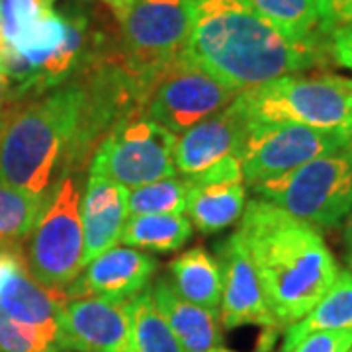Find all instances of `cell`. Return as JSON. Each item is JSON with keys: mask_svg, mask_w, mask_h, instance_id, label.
Instances as JSON below:
<instances>
[{"mask_svg": "<svg viewBox=\"0 0 352 352\" xmlns=\"http://www.w3.org/2000/svg\"><path fill=\"white\" fill-rule=\"evenodd\" d=\"M190 63L239 92L325 63L323 39L286 38L243 0H192Z\"/></svg>", "mask_w": 352, "mask_h": 352, "instance_id": "cell-1", "label": "cell"}, {"mask_svg": "<svg viewBox=\"0 0 352 352\" xmlns=\"http://www.w3.org/2000/svg\"><path fill=\"white\" fill-rule=\"evenodd\" d=\"M233 235L251 258L280 327L303 319L339 276L321 233L270 201H249Z\"/></svg>", "mask_w": 352, "mask_h": 352, "instance_id": "cell-2", "label": "cell"}, {"mask_svg": "<svg viewBox=\"0 0 352 352\" xmlns=\"http://www.w3.org/2000/svg\"><path fill=\"white\" fill-rule=\"evenodd\" d=\"M80 104L78 78L16 104L0 124V184L50 198L65 175Z\"/></svg>", "mask_w": 352, "mask_h": 352, "instance_id": "cell-3", "label": "cell"}, {"mask_svg": "<svg viewBox=\"0 0 352 352\" xmlns=\"http://www.w3.org/2000/svg\"><path fill=\"white\" fill-rule=\"evenodd\" d=\"M108 53L85 10L53 8L6 43L0 65L10 78L12 98L24 102L80 76Z\"/></svg>", "mask_w": 352, "mask_h": 352, "instance_id": "cell-4", "label": "cell"}, {"mask_svg": "<svg viewBox=\"0 0 352 352\" xmlns=\"http://www.w3.org/2000/svg\"><path fill=\"white\" fill-rule=\"evenodd\" d=\"M249 124H300L352 138V78L288 75L239 96Z\"/></svg>", "mask_w": 352, "mask_h": 352, "instance_id": "cell-5", "label": "cell"}, {"mask_svg": "<svg viewBox=\"0 0 352 352\" xmlns=\"http://www.w3.org/2000/svg\"><path fill=\"white\" fill-rule=\"evenodd\" d=\"M76 78L82 85V104L67 153L65 175L82 173L102 139L122 120L147 112L149 98V82L122 61L120 51L104 55Z\"/></svg>", "mask_w": 352, "mask_h": 352, "instance_id": "cell-6", "label": "cell"}, {"mask_svg": "<svg viewBox=\"0 0 352 352\" xmlns=\"http://www.w3.org/2000/svg\"><path fill=\"white\" fill-rule=\"evenodd\" d=\"M118 22L120 57L149 82L182 57L192 28V0H100Z\"/></svg>", "mask_w": 352, "mask_h": 352, "instance_id": "cell-7", "label": "cell"}, {"mask_svg": "<svg viewBox=\"0 0 352 352\" xmlns=\"http://www.w3.org/2000/svg\"><path fill=\"white\" fill-rule=\"evenodd\" d=\"M254 194L314 227H333L352 210V147L252 184Z\"/></svg>", "mask_w": 352, "mask_h": 352, "instance_id": "cell-8", "label": "cell"}, {"mask_svg": "<svg viewBox=\"0 0 352 352\" xmlns=\"http://www.w3.org/2000/svg\"><path fill=\"white\" fill-rule=\"evenodd\" d=\"M28 272L51 289H65L85 270V231L76 175L59 178L24 251Z\"/></svg>", "mask_w": 352, "mask_h": 352, "instance_id": "cell-9", "label": "cell"}, {"mask_svg": "<svg viewBox=\"0 0 352 352\" xmlns=\"http://www.w3.org/2000/svg\"><path fill=\"white\" fill-rule=\"evenodd\" d=\"M175 143V133L147 112L133 113L102 139L90 159V176H104L126 188L176 176Z\"/></svg>", "mask_w": 352, "mask_h": 352, "instance_id": "cell-10", "label": "cell"}, {"mask_svg": "<svg viewBox=\"0 0 352 352\" xmlns=\"http://www.w3.org/2000/svg\"><path fill=\"white\" fill-rule=\"evenodd\" d=\"M239 94L237 88L217 80L182 55L151 80L147 116L180 135L206 118L221 112Z\"/></svg>", "mask_w": 352, "mask_h": 352, "instance_id": "cell-11", "label": "cell"}, {"mask_svg": "<svg viewBox=\"0 0 352 352\" xmlns=\"http://www.w3.org/2000/svg\"><path fill=\"white\" fill-rule=\"evenodd\" d=\"M346 147H352V138L344 133L286 122L252 124L237 157L245 180L252 186Z\"/></svg>", "mask_w": 352, "mask_h": 352, "instance_id": "cell-12", "label": "cell"}, {"mask_svg": "<svg viewBox=\"0 0 352 352\" xmlns=\"http://www.w3.org/2000/svg\"><path fill=\"white\" fill-rule=\"evenodd\" d=\"M57 346L75 352H135L129 302L67 296L57 315Z\"/></svg>", "mask_w": 352, "mask_h": 352, "instance_id": "cell-13", "label": "cell"}, {"mask_svg": "<svg viewBox=\"0 0 352 352\" xmlns=\"http://www.w3.org/2000/svg\"><path fill=\"white\" fill-rule=\"evenodd\" d=\"M217 261L223 274V294L219 305L221 325L226 329L243 325L280 329V323L266 303L258 274L235 235L217 245Z\"/></svg>", "mask_w": 352, "mask_h": 352, "instance_id": "cell-14", "label": "cell"}, {"mask_svg": "<svg viewBox=\"0 0 352 352\" xmlns=\"http://www.w3.org/2000/svg\"><path fill=\"white\" fill-rule=\"evenodd\" d=\"M249 120L239 98L231 102L221 112L206 118L176 138L173 161L176 173L182 176H196L237 155L243 139L249 131Z\"/></svg>", "mask_w": 352, "mask_h": 352, "instance_id": "cell-15", "label": "cell"}, {"mask_svg": "<svg viewBox=\"0 0 352 352\" xmlns=\"http://www.w3.org/2000/svg\"><path fill=\"white\" fill-rule=\"evenodd\" d=\"M157 258L138 249L112 247L85 266L65 289L69 298H100L106 302H129L149 288L157 272Z\"/></svg>", "mask_w": 352, "mask_h": 352, "instance_id": "cell-16", "label": "cell"}, {"mask_svg": "<svg viewBox=\"0 0 352 352\" xmlns=\"http://www.w3.org/2000/svg\"><path fill=\"white\" fill-rule=\"evenodd\" d=\"M129 190L104 176L88 178L80 196V219L85 231V263L116 247L129 215Z\"/></svg>", "mask_w": 352, "mask_h": 352, "instance_id": "cell-17", "label": "cell"}, {"mask_svg": "<svg viewBox=\"0 0 352 352\" xmlns=\"http://www.w3.org/2000/svg\"><path fill=\"white\" fill-rule=\"evenodd\" d=\"M153 302L186 352H233L223 344L217 311L186 302L173 288L170 280L161 276L151 286Z\"/></svg>", "mask_w": 352, "mask_h": 352, "instance_id": "cell-18", "label": "cell"}, {"mask_svg": "<svg viewBox=\"0 0 352 352\" xmlns=\"http://www.w3.org/2000/svg\"><path fill=\"white\" fill-rule=\"evenodd\" d=\"M67 302L61 289L41 286L20 263L0 286V309L14 321L43 331L57 340V315Z\"/></svg>", "mask_w": 352, "mask_h": 352, "instance_id": "cell-19", "label": "cell"}, {"mask_svg": "<svg viewBox=\"0 0 352 352\" xmlns=\"http://www.w3.org/2000/svg\"><path fill=\"white\" fill-rule=\"evenodd\" d=\"M170 284L180 298L210 311H219L223 294V274L219 261L204 247L180 252L168 264Z\"/></svg>", "mask_w": 352, "mask_h": 352, "instance_id": "cell-20", "label": "cell"}, {"mask_svg": "<svg viewBox=\"0 0 352 352\" xmlns=\"http://www.w3.org/2000/svg\"><path fill=\"white\" fill-rule=\"evenodd\" d=\"M247 208L243 184L188 186L186 214L200 233H217L237 223Z\"/></svg>", "mask_w": 352, "mask_h": 352, "instance_id": "cell-21", "label": "cell"}, {"mask_svg": "<svg viewBox=\"0 0 352 352\" xmlns=\"http://www.w3.org/2000/svg\"><path fill=\"white\" fill-rule=\"evenodd\" d=\"M317 331L352 333V272L340 270L335 284L309 314L286 329L282 351L289 352L300 340Z\"/></svg>", "mask_w": 352, "mask_h": 352, "instance_id": "cell-22", "label": "cell"}, {"mask_svg": "<svg viewBox=\"0 0 352 352\" xmlns=\"http://www.w3.org/2000/svg\"><path fill=\"white\" fill-rule=\"evenodd\" d=\"M192 237V223L184 215H131L127 219L122 243L149 252H175Z\"/></svg>", "mask_w": 352, "mask_h": 352, "instance_id": "cell-23", "label": "cell"}, {"mask_svg": "<svg viewBox=\"0 0 352 352\" xmlns=\"http://www.w3.org/2000/svg\"><path fill=\"white\" fill-rule=\"evenodd\" d=\"M243 2L294 41L325 39L319 34L315 0H243Z\"/></svg>", "mask_w": 352, "mask_h": 352, "instance_id": "cell-24", "label": "cell"}, {"mask_svg": "<svg viewBox=\"0 0 352 352\" xmlns=\"http://www.w3.org/2000/svg\"><path fill=\"white\" fill-rule=\"evenodd\" d=\"M135 352H186L153 302L151 286L129 300Z\"/></svg>", "mask_w": 352, "mask_h": 352, "instance_id": "cell-25", "label": "cell"}, {"mask_svg": "<svg viewBox=\"0 0 352 352\" xmlns=\"http://www.w3.org/2000/svg\"><path fill=\"white\" fill-rule=\"evenodd\" d=\"M50 198H38L0 184V245L22 247Z\"/></svg>", "mask_w": 352, "mask_h": 352, "instance_id": "cell-26", "label": "cell"}, {"mask_svg": "<svg viewBox=\"0 0 352 352\" xmlns=\"http://www.w3.org/2000/svg\"><path fill=\"white\" fill-rule=\"evenodd\" d=\"M188 182L182 176H170L129 192L131 215H182L186 212Z\"/></svg>", "mask_w": 352, "mask_h": 352, "instance_id": "cell-27", "label": "cell"}, {"mask_svg": "<svg viewBox=\"0 0 352 352\" xmlns=\"http://www.w3.org/2000/svg\"><path fill=\"white\" fill-rule=\"evenodd\" d=\"M57 340L43 331L14 321L0 309V352H53Z\"/></svg>", "mask_w": 352, "mask_h": 352, "instance_id": "cell-28", "label": "cell"}, {"mask_svg": "<svg viewBox=\"0 0 352 352\" xmlns=\"http://www.w3.org/2000/svg\"><path fill=\"white\" fill-rule=\"evenodd\" d=\"M55 8V0H0V30L6 43H12L28 25Z\"/></svg>", "mask_w": 352, "mask_h": 352, "instance_id": "cell-29", "label": "cell"}, {"mask_svg": "<svg viewBox=\"0 0 352 352\" xmlns=\"http://www.w3.org/2000/svg\"><path fill=\"white\" fill-rule=\"evenodd\" d=\"M319 34L331 38L335 32L352 25V0H315Z\"/></svg>", "mask_w": 352, "mask_h": 352, "instance_id": "cell-30", "label": "cell"}, {"mask_svg": "<svg viewBox=\"0 0 352 352\" xmlns=\"http://www.w3.org/2000/svg\"><path fill=\"white\" fill-rule=\"evenodd\" d=\"M188 186H204V184H243V166L237 155L226 157L223 161L214 164L196 176H184Z\"/></svg>", "mask_w": 352, "mask_h": 352, "instance_id": "cell-31", "label": "cell"}, {"mask_svg": "<svg viewBox=\"0 0 352 352\" xmlns=\"http://www.w3.org/2000/svg\"><path fill=\"white\" fill-rule=\"evenodd\" d=\"M352 333L349 331H317L300 340L289 352H349Z\"/></svg>", "mask_w": 352, "mask_h": 352, "instance_id": "cell-32", "label": "cell"}, {"mask_svg": "<svg viewBox=\"0 0 352 352\" xmlns=\"http://www.w3.org/2000/svg\"><path fill=\"white\" fill-rule=\"evenodd\" d=\"M329 53L335 63L352 71V25L342 28L329 38Z\"/></svg>", "mask_w": 352, "mask_h": 352, "instance_id": "cell-33", "label": "cell"}, {"mask_svg": "<svg viewBox=\"0 0 352 352\" xmlns=\"http://www.w3.org/2000/svg\"><path fill=\"white\" fill-rule=\"evenodd\" d=\"M16 104H20V102H16L12 98L10 78H8V75L4 73V69L0 65V124L4 122V118L10 113V110H12Z\"/></svg>", "mask_w": 352, "mask_h": 352, "instance_id": "cell-34", "label": "cell"}, {"mask_svg": "<svg viewBox=\"0 0 352 352\" xmlns=\"http://www.w3.org/2000/svg\"><path fill=\"white\" fill-rule=\"evenodd\" d=\"M342 241H344V251H346V263L352 266V210L346 215L344 229H342Z\"/></svg>", "mask_w": 352, "mask_h": 352, "instance_id": "cell-35", "label": "cell"}, {"mask_svg": "<svg viewBox=\"0 0 352 352\" xmlns=\"http://www.w3.org/2000/svg\"><path fill=\"white\" fill-rule=\"evenodd\" d=\"M6 47V41H4V36H2V30H0V55H2V51Z\"/></svg>", "mask_w": 352, "mask_h": 352, "instance_id": "cell-36", "label": "cell"}, {"mask_svg": "<svg viewBox=\"0 0 352 352\" xmlns=\"http://www.w3.org/2000/svg\"><path fill=\"white\" fill-rule=\"evenodd\" d=\"M8 249H12V247H10V245H0V252L8 251Z\"/></svg>", "mask_w": 352, "mask_h": 352, "instance_id": "cell-37", "label": "cell"}, {"mask_svg": "<svg viewBox=\"0 0 352 352\" xmlns=\"http://www.w3.org/2000/svg\"><path fill=\"white\" fill-rule=\"evenodd\" d=\"M349 268H351V272H352V266H349Z\"/></svg>", "mask_w": 352, "mask_h": 352, "instance_id": "cell-38", "label": "cell"}, {"mask_svg": "<svg viewBox=\"0 0 352 352\" xmlns=\"http://www.w3.org/2000/svg\"><path fill=\"white\" fill-rule=\"evenodd\" d=\"M349 352H352V349H351V351H349Z\"/></svg>", "mask_w": 352, "mask_h": 352, "instance_id": "cell-39", "label": "cell"}]
</instances>
